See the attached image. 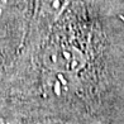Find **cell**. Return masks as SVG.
<instances>
[{"instance_id": "obj_1", "label": "cell", "mask_w": 124, "mask_h": 124, "mask_svg": "<svg viewBox=\"0 0 124 124\" xmlns=\"http://www.w3.org/2000/svg\"><path fill=\"white\" fill-rule=\"evenodd\" d=\"M69 3V0H44L47 13L51 15H57L65 9V7Z\"/></svg>"}, {"instance_id": "obj_2", "label": "cell", "mask_w": 124, "mask_h": 124, "mask_svg": "<svg viewBox=\"0 0 124 124\" xmlns=\"http://www.w3.org/2000/svg\"><path fill=\"white\" fill-rule=\"evenodd\" d=\"M5 5H7V0H0V15H1L3 10L5 9Z\"/></svg>"}, {"instance_id": "obj_3", "label": "cell", "mask_w": 124, "mask_h": 124, "mask_svg": "<svg viewBox=\"0 0 124 124\" xmlns=\"http://www.w3.org/2000/svg\"><path fill=\"white\" fill-rule=\"evenodd\" d=\"M0 76H1V66H0Z\"/></svg>"}]
</instances>
